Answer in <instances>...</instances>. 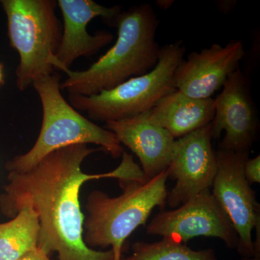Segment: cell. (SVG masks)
<instances>
[{
  "instance_id": "8fae6325",
  "label": "cell",
  "mask_w": 260,
  "mask_h": 260,
  "mask_svg": "<svg viewBox=\"0 0 260 260\" xmlns=\"http://www.w3.org/2000/svg\"><path fill=\"white\" fill-rule=\"evenodd\" d=\"M63 18L60 44L52 61L54 68L64 70L80 57H89L112 42L114 36L107 31L90 35L87 25L93 19L101 17L115 21L121 13L119 6L105 7L92 0H59Z\"/></svg>"
},
{
  "instance_id": "5bb4252c",
  "label": "cell",
  "mask_w": 260,
  "mask_h": 260,
  "mask_svg": "<svg viewBox=\"0 0 260 260\" xmlns=\"http://www.w3.org/2000/svg\"><path fill=\"white\" fill-rule=\"evenodd\" d=\"M215 114V99H194L175 90L150 110L153 122L176 139L208 125Z\"/></svg>"
},
{
  "instance_id": "9a60e30c",
  "label": "cell",
  "mask_w": 260,
  "mask_h": 260,
  "mask_svg": "<svg viewBox=\"0 0 260 260\" xmlns=\"http://www.w3.org/2000/svg\"><path fill=\"white\" fill-rule=\"evenodd\" d=\"M14 218L0 224V260H16L36 249L40 225L37 213L29 204L20 205Z\"/></svg>"
},
{
  "instance_id": "ba28073f",
  "label": "cell",
  "mask_w": 260,
  "mask_h": 260,
  "mask_svg": "<svg viewBox=\"0 0 260 260\" xmlns=\"http://www.w3.org/2000/svg\"><path fill=\"white\" fill-rule=\"evenodd\" d=\"M150 236L170 238L186 244L198 237L218 238L230 249H237V233L210 189L171 210L157 214L147 226Z\"/></svg>"
},
{
  "instance_id": "e0dca14e",
  "label": "cell",
  "mask_w": 260,
  "mask_h": 260,
  "mask_svg": "<svg viewBox=\"0 0 260 260\" xmlns=\"http://www.w3.org/2000/svg\"><path fill=\"white\" fill-rule=\"evenodd\" d=\"M244 174L246 180L251 185L254 183H260V155L253 158H248L244 167Z\"/></svg>"
},
{
  "instance_id": "5b68a950",
  "label": "cell",
  "mask_w": 260,
  "mask_h": 260,
  "mask_svg": "<svg viewBox=\"0 0 260 260\" xmlns=\"http://www.w3.org/2000/svg\"><path fill=\"white\" fill-rule=\"evenodd\" d=\"M10 46L18 52L16 85L26 90L42 77L52 74L60 44L61 24L54 0H3Z\"/></svg>"
},
{
  "instance_id": "7a4b0ae2",
  "label": "cell",
  "mask_w": 260,
  "mask_h": 260,
  "mask_svg": "<svg viewBox=\"0 0 260 260\" xmlns=\"http://www.w3.org/2000/svg\"><path fill=\"white\" fill-rule=\"evenodd\" d=\"M114 23L117 39L114 46L87 70H62L68 78L60 83L61 90L69 95L90 96L144 75L155 66L160 51L155 40L159 20L151 5L129 8L119 13Z\"/></svg>"
},
{
  "instance_id": "3957f363",
  "label": "cell",
  "mask_w": 260,
  "mask_h": 260,
  "mask_svg": "<svg viewBox=\"0 0 260 260\" xmlns=\"http://www.w3.org/2000/svg\"><path fill=\"white\" fill-rule=\"evenodd\" d=\"M168 170L148 181H119L122 194L111 198L100 190L87 198L83 239L90 249L111 246L114 260H121L126 239L145 225L154 208L167 203Z\"/></svg>"
},
{
  "instance_id": "9c48e42d",
  "label": "cell",
  "mask_w": 260,
  "mask_h": 260,
  "mask_svg": "<svg viewBox=\"0 0 260 260\" xmlns=\"http://www.w3.org/2000/svg\"><path fill=\"white\" fill-rule=\"evenodd\" d=\"M212 139L210 124L174 142L167 169L169 178L176 181L167 194V202L172 209L212 187L218 167Z\"/></svg>"
},
{
  "instance_id": "d6986e66",
  "label": "cell",
  "mask_w": 260,
  "mask_h": 260,
  "mask_svg": "<svg viewBox=\"0 0 260 260\" xmlns=\"http://www.w3.org/2000/svg\"><path fill=\"white\" fill-rule=\"evenodd\" d=\"M157 5H158L160 8H161L162 9L166 10L168 9V8H170L172 6L173 1H157Z\"/></svg>"
},
{
  "instance_id": "277c9868",
  "label": "cell",
  "mask_w": 260,
  "mask_h": 260,
  "mask_svg": "<svg viewBox=\"0 0 260 260\" xmlns=\"http://www.w3.org/2000/svg\"><path fill=\"white\" fill-rule=\"evenodd\" d=\"M57 75L42 77L32 84L42 103L43 119L37 141L28 152L8 164L10 172H28L44 157L59 149L78 144H95L114 158L124 150L115 135L80 114L61 93Z\"/></svg>"
},
{
  "instance_id": "52a82bcc",
  "label": "cell",
  "mask_w": 260,
  "mask_h": 260,
  "mask_svg": "<svg viewBox=\"0 0 260 260\" xmlns=\"http://www.w3.org/2000/svg\"><path fill=\"white\" fill-rule=\"evenodd\" d=\"M215 153L218 167L212 194L237 233L238 253L243 257H251L254 254L251 233L260 218V206L244 174L249 153L220 148Z\"/></svg>"
},
{
  "instance_id": "4fadbf2b",
  "label": "cell",
  "mask_w": 260,
  "mask_h": 260,
  "mask_svg": "<svg viewBox=\"0 0 260 260\" xmlns=\"http://www.w3.org/2000/svg\"><path fill=\"white\" fill-rule=\"evenodd\" d=\"M106 127L115 135L121 145L138 156L147 180L167 170L176 140L150 119V111L127 119L108 121Z\"/></svg>"
},
{
  "instance_id": "8992f818",
  "label": "cell",
  "mask_w": 260,
  "mask_h": 260,
  "mask_svg": "<svg viewBox=\"0 0 260 260\" xmlns=\"http://www.w3.org/2000/svg\"><path fill=\"white\" fill-rule=\"evenodd\" d=\"M186 48L179 41L160 48L153 69L95 95H69L70 105L87 113L90 120L119 121L148 112L176 90L174 75L184 60Z\"/></svg>"
},
{
  "instance_id": "2e32d148",
  "label": "cell",
  "mask_w": 260,
  "mask_h": 260,
  "mask_svg": "<svg viewBox=\"0 0 260 260\" xmlns=\"http://www.w3.org/2000/svg\"><path fill=\"white\" fill-rule=\"evenodd\" d=\"M133 254L121 260H218L213 249L193 250L186 244L164 237L159 242H137Z\"/></svg>"
},
{
  "instance_id": "7c38bea8",
  "label": "cell",
  "mask_w": 260,
  "mask_h": 260,
  "mask_svg": "<svg viewBox=\"0 0 260 260\" xmlns=\"http://www.w3.org/2000/svg\"><path fill=\"white\" fill-rule=\"evenodd\" d=\"M244 56L240 40H233L225 47L214 44L199 52L193 51L176 70V90L194 99H210L223 88Z\"/></svg>"
},
{
  "instance_id": "44dd1931",
  "label": "cell",
  "mask_w": 260,
  "mask_h": 260,
  "mask_svg": "<svg viewBox=\"0 0 260 260\" xmlns=\"http://www.w3.org/2000/svg\"><path fill=\"white\" fill-rule=\"evenodd\" d=\"M242 260H260V253H255L251 257H243Z\"/></svg>"
},
{
  "instance_id": "ffe728a7",
  "label": "cell",
  "mask_w": 260,
  "mask_h": 260,
  "mask_svg": "<svg viewBox=\"0 0 260 260\" xmlns=\"http://www.w3.org/2000/svg\"><path fill=\"white\" fill-rule=\"evenodd\" d=\"M3 70H4V66L0 62V87L3 86L5 83L4 71H3Z\"/></svg>"
},
{
  "instance_id": "6da1fadb",
  "label": "cell",
  "mask_w": 260,
  "mask_h": 260,
  "mask_svg": "<svg viewBox=\"0 0 260 260\" xmlns=\"http://www.w3.org/2000/svg\"><path fill=\"white\" fill-rule=\"evenodd\" d=\"M97 150L86 144L70 145L49 154L28 172L8 176L3 200L5 212L13 215L20 205H30L40 225L38 247L49 256L56 253L58 260H114L112 249H90L84 242L80 189L91 180H138L143 173L133 155L124 152L112 172L85 174L83 162Z\"/></svg>"
},
{
  "instance_id": "ac0fdd59",
  "label": "cell",
  "mask_w": 260,
  "mask_h": 260,
  "mask_svg": "<svg viewBox=\"0 0 260 260\" xmlns=\"http://www.w3.org/2000/svg\"><path fill=\"white\" fill-rule=\"evenodd\" d=\"M16 260H52L50 256L47 255L45 252H44L42 249L39 247L32 249V250L28 251L26 254L20 256Z\"/></svg>"
},
{
  "instance_id": "30bf717a",
  "label": "cell",
  "mask_w": 260,
  "mask_h": 260,
  "mask_svg": "<svg viewBox=\"0 0 260 260\" xmlns=\"http://www.w3.org/2000/svg\"><path fill=\"white\" fill-rule=\"evenodd\" d=\"M210 124L213 139H218L225 131L219 148L249 153L256 140L258 118L249 78L240 68L229 76L215 99V114Z\"/></svg>"
}]
</instances>
